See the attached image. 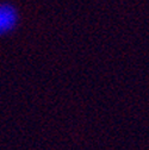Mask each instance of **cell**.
Returning a JSON list of instances; mask_svg holds the SVG:
<instances>
[{
	"label": "cell",
	"instance_id": "1",
	"mask_svg": "<svg viewBox=\"0 0 149 150\" xmlns=\"http://www.w3.org/2000/svg\"><path fill=\"white\" fill-rule=\"evenodd\" d=\"M21 12L14 4L0 3V37L14 32L21 24Z\"/></svg>",
	"mask_w": 149,
	"mask_h": 150
}]
</instances>
